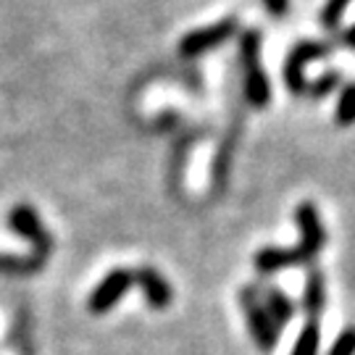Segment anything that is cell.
Returning a JSON list of instances; mask_svg holds the SVG:
<instances>
[{"mask_svg":"<svg viewBox=\"0 0 355 355\" xmlns=\"http://www.w3.org/2000/svg\"><path fill=\"white\" fill-rule=\"evenodd\" d=\"M240 61H242V79H245V98L255 108H263L271 101V82H268L266 69L261 64V35L255 29L242 32Z\"/></svg>","mask_w":355,"mask_h":355,"instance_id":"obj_1","label":"cell"},{"mask_svg":"<svg viewBox=\"0 0 355 355\" xmlns=\"http://www.w3.org/2000/svg\"><path fill=\"white\" fill-rule=\"evenodd\" d=\"M331 53L329 42H318V40H305V42H297L287 58H284V69H282V76H284V85L290 87L292 95H308V79H305V66L316 58H327Z\"/></svg>","mask_w":355,"mask_h":355,"instance_id":"obj_2","label":"cell"},{"mask_svg":"<svg viewBox=\"0 0 355 355\" xmlns=\"http://www.w3.org/2000/svg\"><path fill=\"white\" fill-rule=\"evenodd\" d=\"M240 303L245 308V316H248V327H250V334H253L255 345L261 353H271L277 343H279V327L271 321V316L266 313L263 303L255 297V292L250 287H245L240 292Z\"/></svg>","mask_w":355,"mask_h":355,"instance_id":"obj_3","label":"cell"},{"mask_svg":"<svg viewBox=\"0 0 355 355\" xmlns=\"http://www.w3.org/2000/svg\"><path fill=\"white\" fill-rule=\"evenodd\" d=\"M295 221H297V229H300V245H297L295 250L300 253L303 263H311V261L321 253V248L327 245V229L321 224L318 208L311 203V200H305V203L297 205Z\"/></svg>","mask_w":355,"mask_h":355,"instance_id":"obj_4","label":"cell"},{"mask_svg":"<svg viewBox=\"0 0 355 355\" xmlns=\"http://www.w3.org/2000/svg\"><path fill=\"white\" fill-rule=\"evenodd\" d=\"M234 32H237L234 19H224V21H216L211 26H203V29H192L179 40V55H184V58L205 55V53L216 51L221 42H227Z\"/></svg>","mask_w":355,"mask_h":355,"instance_id":"obj_5","label":"cell"},{"mask_svg":"<svg viewBox=\"0 0 355 355\" xmlns=\"http://www.w3.org/2000/svg\"><path fill=\"white\" fill-rule=\"evenodd\" d=\"M132 284L135 282H132V271L129 268H114V271H108L105 279L89 292V300H87L89 313H98V316L108 313L111 308L119 305V300L127 295V290Z\"/></svg>","mask_w":355,"mask_h":355,"instance_id":"obj_6","label":"cell"},{"mask_svg":"<svg viewBox=\"0 0 355 355\" xmlns=\"http://www.w3.org/2000/svg\"><path fill=\"white\" fill-rule=\"evenodd\" d=\"M8 227H11L13 232H19V234L37 250L40 258H45V255L51 253L53 240H51V234L45 232V227H42V221L37 218V211H35V208H29V205H16L11 214H8Z\"/></svg>","mask_w":355,"mask_h":355,"instance_id":"obj_7","label":"cell"},{"mask_svg":"<svg viewBox=\"0 0 355 355\" xmlns=\"http://www.w3.org/2000/svg\"><path fill=\"white\" fill-rule=\"evenodd\" d=\"M132 282H137L142 287V292H145V300H148V305L150 308H155V311H164V308H168L171 305V297H174V292H171V287H168V282L155 271V268L150 266H140L137 271H132Z\"/></svg>","mask_w":355,"mask_h":355,"instance_id":"obj_8","label":"cell"},{"mask_svg":"<svg viewBox=\"0 0 355 355\" xmlns=\"http://www.w3.org/2000/svg\"><path fill=\"white\" fill-rule=\"evenodd\" d=\"M303 311L308 321H318V316L327 311V279H324V274L318 268H313L308 274V279H305Z\"/></svg>","mask_w":355,"mask_h":355,"instance_id":"obj_9","label":"cell"},{"mask_svg":"<svg viewBox=\"0 0 355 355\" xmlns=\"http://www.w3.org/2000/svg\"><path fill=\"white\" fill-rule=\"evenodd\" d=\"M297 263H303V258L295 248H274L271 245V248H263L255 253V268L261 274H271V271L297 266Z\"/></svg>","mask_w":355,"mask_h":355,"instance_id":"obj_10","label":"cell"},{"mask_svg":"<svg viewBox=\"0 0 355 355\" xmlns=\"http://www.w3.org/2000/svg\"><path fill=\"white\" fill-rule=\"evenodd\" d=\"M263 308H266V313L271 316V321L277 324V327H287L292 321V316H295V305H292V300L284 295L282 290H277V287H271V290H266V300H263Z\"/></svg>","mask_w":355,"mask_h":355,"instance_id":"obj_11","label":"cell"},{"mask_svg":"<svg viewBox=\"0 0 355 355\" xmlns=\"http://www.w3.org/2000/svg\"><path fill=\"white\" fill-rule=\"evenodd\" d=\"M334 121L340 127H353L355 124V82H347L340 87L337 108H334Z\"/></svg>","mask_w":355,"mask_h":355,"instance_id":"obj_12","label":"cell"},{"mask_svg":"<svg viewBox=\"0 0 355 355\" xmlns=\"http://www.w3.org/2000/svg\"><path fill=\"white\" fill-rule=\"evenodd\" d=\"M318 343H321L318 321H305V327L297 334V343H295L290 355H318Z\"/></svg>","mask_w":355,"mask_h":355,"instance_id":"obj_13","label":"cell"},{"mask_svg":"<svg viewBox=\"0 0 355 355\" xmlns=\"http://www.w3.org/2000/svg\"><path fill=\"white\" fill-rule=\"evenodd\" d=\"M353 0H327L324 3V8H321V13H318V21H321V26L324 29H329V32H334V29H340V21H343L345 11H347V6H350Z\"/></svg>","mask_w":355,"mask_h":355,"instance_id":"obj_14","label":"cell"},{"mask_svg":"<svg viewBox=\"0 0 355 355\" xmlns=\"http://www.w3.org/2000/svg\"><path fill=\"white\" fill-rule=\"evenodd\" d=\"M340 74L337 71H327V74H321L313 82V85H308V95L311 98H316V101H321V98H327V95H331L334 89H340Z\"/></svg>","mask_w":355,"mask_h":355,"instance_id":"obj_15","label":"cell"},{"mask_svg":"<svg viewBox=\"0 0 355 355\" xmlns=\"http://www.w3.org/2000/svg\"><path fill=\"white\" fill-rule=\"evenodd\" d=\"M327 355H355V327L340 331Z\"/></svg>","mask_w":355,"mask_h":355,"instance_id":"obj_16","label":"cell"},{"mask_svg":"<svg viewBox=\"0 0 355 355\" xmlns=\"http://www.w3.org/2000/svg\"><path fill=\"white\" fill-rule=\"evenodd\" d=\"M42 261L40 258H8V255H0V268L3 271H32V268H40Z\"/></svg>","mask_w":355,"mask_h":355,"instance_id":"obj_17","label":"cell"},{"mask_svg":"<svg viewBox=\"0 0 355 355\" xmlns=\"http://www.w3.org/2000/svg\"><path fill=\"white\" fill-rule=\"evenodd\" d=\"M263 6H266V11L271 13V16H277V19L290 13V0H263Z\"/></svg>","mask_w":355,"mask_h":355,"instance_id":"obj_18","label":"cell"},{"mask_svg":"<svg viewBox=\"0 0 355 355\" xmlns=\"http://www.w3.org/2000/svg\"><path fill=\"white\" fill-rule=\"evenodd\" d=\"M340 45H343L345 51H355V21L340 32Z\"/></svg>","mask_w":355,"mask_h":355,"instance_id":"obj_19","label":"cell"}]
</instances>
